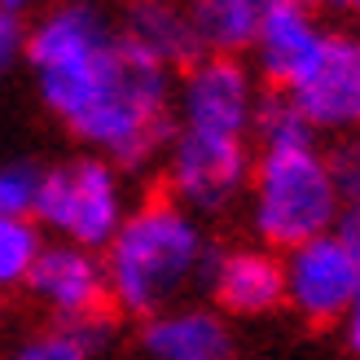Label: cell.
Masks as SVG:
<instances>
[{
    "label": "cell",
    "mask_w": 360,
    "mask_h": 360,
    "mask_svg": "<svg viewBox=\"0 0 360 360\" xmlns=\"http://www.w3.org/2000/svg\"><path fill=\"white\" fill-rule=\"evenodd\" d=\"M22 62L40 105L88 146V154L141 172L167 154L176 136L172 70L150 62L93 5H58L27 31Z\"/></svg>",
    "instance_id": "6da1fadb"
},
{
    "label": "cell",
    "mask_w": 360,
    "mask_h": 360,
    "mask_svg": "<svg viewBox=\"0 0 360 360\" xmlns=\"http://www.w3.org/2000/svg\"><path fill=\"white\" fill-rule=\"evenodd\" d=\"M207 255L211 242L198 215L176 207L172 198H146L128 211L110 246L101 250L110 308L136 321L176 308L189 285H202Z\"/></svg>",
    "instance_id": "7a4b0ae2"
},
{
    "label": "cell",
    "mask_w": 360,
    "mask_h": 360,
    "mask_svg": "<svg viewBox=\"0 0 360 360\" xmlns=\"http://www.w3.org/2000/svg\"><path fill=\"white\" fill-rule=\"evenodd\" d=\"M246 215L255 242L277 250V255L334 233L343 202L334 193L326 150L316 141L285 150H255V167H250L246 185Z\"/></svg>",
    "instance_id": "3957f363"
},
{
    "label": "cell",
    "mask_w": 360,
    "mask_h": 360,
    "mask_svg": "<svg viewBox=\"0 0 360 360\" xmlns=\"http://www.w3.org/2000/svg\"><path fill=\"white\" fill-rule=\"evenodd\" d=\"M128 185L115 163L97 154H70L66 163H53L40 172L31 220L40 224L49 242L101 250L110 246L119 224L128 220Z\"/></svg>",
    "instance_id": "277c9868"
},
{
    "label": "cell",
    "mask_w": 360,
    "mask_h": 360,
    "mask_svg": "<svg viewBox=\"0 0 360 360\" xmlns=\"http://www.w3.org/2000/svg\"><path fill=\"white\" fill-rule=\"evenodd\" d=\"M264 101V84L242 58H198L180 70L176 84V132L229 136L246 141L255 132V115Z\"/></svg>",
    "instance_id": "5b68a950"
},
{
    "label": "cell",
    "mask_w": 360,
    "mask_h": 360,
    "mask_svg": "<svg viewBox=\"0 0 360 360\" xmlns=\"http://www.w3.org/2000/svg\"><path fill=\"white\" fill-rule=\"evenodd\" d=\"M250 167H255V150L246 141L176 132L163 154V198H172L189 215H220L238 198H246Z\"/></svg>",
    "instance_id": "8992f818"
},
{
    "label": "cell",
    "mask_w": 360,
    "mask_h": 360,
    "mask_svg": "<svg viewBox=\"0 0 360 360\" xmlns=\"http://www.w3.org/2000/svg\"><path fill=\"white\" fill-rule=\"evenodd\" d=\"M281 97L308 119L321 136H356L360 132V31L330 27L312 62L299 70V79Z\"/></svg>",
    "instance_id": "52a82bcc"
},
{
    "label": "cell",
    "mask_w": 360,
    "mask_h": 360,
    "mask_svg": "<svg viewBox=\"0 0 360 360\" xmlns=\"http://www.w3.org/2000/svg\"><path fill=\"white\" fill-rule=\"evenodd\" d=\"M27 295L58 321L62 330L97 334L105 312H110V285H105V264L97 250L44 242L27 277Z\"/></svg>",
    "instance_id": "ba28073f"
},
{
    "label": "cell",
    "mask_w": 360,
    "mask_h": 360,
    "mask_svg": "<svg viewBox=\"0 0 360 360\" xmlns=\"http://www.w3.org/2000/svg\"><path fill=\"white\" fill-rule=\"evenodd\" d=\"M281 273H285V308L308 326H338L352 299L360 295V264L347 255V246L334 233L285 250Z\"/></svg>",
    "instance_id": "9c48e42d"
},
{
    "label": "cell",
    "mask_w": 360,
    "mask_h": 360,
    "mask_svg": "<svg viewBox=\"0 0 360 360\" xmlns=\"http://www.w3.org/2000/svg\"><path fill=\"white\" fill-rule=\"evenodd\" d=\"M202 285L211 295V308L229 316H268L285 303V273L281 255L259 242L242 246H211Z\"/></svg>",
    "instance_id": "30bf717a"
},
{
    "label": "cell",
    "mask_w": 360,
    "mask_h": 360,
    "mask_svg": "<svg viewBox=\"0 0 360 360\" xmlns=\"http://www.w3.org/2000/svg\"><path fill=\"white\" fill-rule=\"evenodd\" d=\"M326 22L316 18V9L299 5V0H264L259 31L250 44V70L268 93H285L299 70L312 62V53L326 40Z\"/></svg>",
    "instance_id": "8fae6325"
},
{
    "label": "cell",
    "mask_w": 360,
    "mask_h": 360,
    "mask_svg": "<svg viewBox=\"0 0 360 360\" xmlns=\"http://www.w3.org/2000/svg\"><path fill=\"white\" fill-rule=\"evenodd\" d=\"M141 352L150 360H233V330L215 308L176 303L141 321Z\"/></svg>",
    "instance_id": "7c38bea8"
},
{
    "label": "cell",
    "mask_w": 360,
    "mask_h": 360,
    "mask_svg": "<svg viewBox=\"0 0 360 360\" xmlns=\"http://www.w3.org/2000/svg\"><path fill=\"white\" fill-rule=\"evenodd\" d=\"M119 31L128 35L150 62L167 66L172 75L185 70L189 62H198V40H193V27H189V9L158 5V0H141V5L123 9Z\"/></svg>",
    "instance_id": "4fadbf2b"
},
{
    "label": "cell",
    "mask_w": 360,
    "mask_h": 360,
    "mask_svg": "<svg viewBox=\"0 0 360 360\" xmlns=\"http://www.w3.org/2000/svg\"><path fill=\"white\" fill-rule=\"evenodd\" d=\"M264 0H198L189 5V27L198 40V58H250L259 31Z\"/></svg>",
    "instance_id": "5bb4252c"
},
{
    "label": "cell",
    "mask_w": 360,
    "mask_h": 360,
    "mask_svg": "<svg viewBox=\"0 0 360 360\" xmlns=\"http://www.w3.org/2000/svg\"><path fill=\"white\" fill-rule=\"evenodd\" d=\"M44 233L31 215H0V295L27 290V277L44 250Z\"/></svg>",
    "instance_id": "9a60e30c"
},
{
    "label": "cell",
    "mask_w": 360,
    "mask_h": 360,
    "mask_svg": "<svg viewBox=\"0 0 360 360\" xmlns=\"http://www.w3.org/2000/svg\"><path fill=\"white\" fill-rule=\"evenodd\" d=\"M255 150H285V146H312L316 132L308 128V119H303L290 97L281 93H268L264 88V101H259V115H255Z\"/></svg>",
    "instance_id": "2e32d148"
},
{
    "label": "cell",
    "mask_w": 360,
    "mask_h": 360,
    "mask_svg": "<svg viewBox=\"0 0 360 360\" xmlns=\"http://www.w3.org/2000/svg\"><path fill=\"white\" fill-rule=\"evenodd\" d=\"M93 343H97V334L49 326V330H35L27 338H18L0 360H88L93 356Z\"/></svg>",
    "instance_id": "e0dca14e"
},
{
    "label": "cell",
    "mask_w": 360,
    "mask_h": 360,
    "mask_svg": "<svg viewBox=\"0 0 360 360\" xmlns=\"http://www.w3.org/2000/svg\"><path fill=\"white\" fill-rule=\"evenodd\" d=\"M40 172L22 158L0 163V215H31L35 211V189H40Z\"/></svg>",
    "instance_id": "ac0fdd59"
},
{
    "label": "cell",
    "mask_w": 360,
    "mask_h": 360,
    "mask_svg": "<svg viewBox=\"0 0 360 360\" xmlns=\"http://www.w3.org/2000/svg\"><path fill=\"white\" fill-rule=\"evenodd\" d=\"M326 163L334 176V193L343 207H360V132L356 136H338L326 150Z\"/></svg>",
    "instance_id": "d6986e66"
},
{
    "label": "cell",
    "mask_w": 360,
    "mask_h": 360,
    "mask_svg": "<svg viewBox=\"0 0 360 360\" xmlns=\"http://www.w3.org/2000/svg\"><path fill=\"white\" fill-rule=\"evenodd\" d=\"M27 31H31V18L18 0H0V79L22 62L27 53Z\"/></svg>",
    "instance_id": "ffe728a7"
},
{
    "label": "cell",
    "mask_w": 360,
    "mask_h": 360,
    "mask_svg": "<svg viewBox=\"0 0 360 360\" xmlns=\"http://www.w3.org/2000/svg\"><path fill=\"white\" fill-rule=\"evenodd\" d=\"M334 238L347 246V255L360 264V207H343V215H338L334 224Z\"/></svg>",
    "instance_id": "44dd1931"
},
{
    "label": "cell",
    "mask_w": 360,
    "mask_h": 360,
    "mask_svg": "<svg viewBox=\"0 0 360 360\" xmlns=\"http://www.w3.org/2000/svg\"><path fill=\"white\" fill-rule=\"evenodd\" d=\"M338 334H343L347 352H356V356H360V295L352 299V308L343 312V321H338Z\"/></svg>",
    "instance_id": "7402d4cb"
},
{
    "label": "cell",
    "mask_w": 360,
    "mask_h": 360,
    "mask_svg": "<svg viewBox=\"0 0 360 360\" xmlns=\"http://www.w3.org/2000/svg\"><path fill=\"white\" fill-rule=\"evenodd\" d=\"M356 9H360V5H356Z\"/></svg>",
    "instance_id": "603a6c76"
}]
</instances>
